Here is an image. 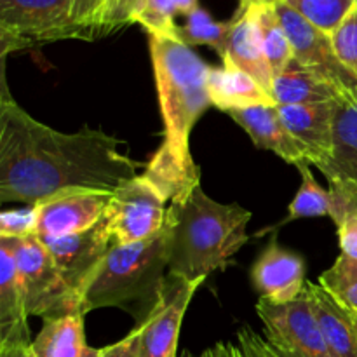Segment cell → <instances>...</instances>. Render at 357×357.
Here are the masks:
<instances>
[{"label":"cell","mask_w":357,"mask_h":357,"mask_svg":"<svg viewBox=\"0 0 357 357\" xmlns=\"http://www.w3.org/2000/svg\"><path fill=\"white\" fill-rule=\"evenodd\" d=\"M124 143L82 126L61 132L31 117L0 94V202L38 206L72 194L112 195L138 176L139 162L121 152Z\"/></svg>","instance_id":"1"},{"label":"cell","mask_w":357,"mask_h":357,"mask_svg":"<svg viewBox=\"0 0 357 357\" xmlns=\"http://www.w3.org/2000/svg\"><path fill=\"white\" fill-rule=\"evenodd\" d=\"M150 58L164 122V142L143 176L169 202L188 197L201 185V171L190 152V132L211 105L206 65L178 35L149 33Z\"/></svg>","instance_id":"2"},{"label":"cell","mask_w":357,"mask_h":357,"mask_svg":"<svg viewBox=\"0 0 357 357\" xmlns=\"http://www.w3.org/2000/svg\"><path fill=\"white\" fill-rule=\"evenodd\" d=\"M251 211L239 204H220L199 185L188 197L171 202V257L167 274L183 279H206L232 264L250 241L246 227Z\"/></svg>","instance_id":"3"},{"label":"cell","mask_w":357,"mask_h":357,"mask_svg":"<svg viewBox=\"0 0 357 357\" xmlns=\"http://www.w3.org/2000/svg\"><path fill=\"white\" fill-rule=\"evenodd\" d=\"M171 257V227L157 236L131 244H114L80 296L82 312L105 307L155 303Z\"/></svg>","instance_id":"4"},{"label":"cell","mask_w":357,"mask_h":357,"mask_svg":"<svg viewBox=\"0 0 357 357\" xmlns=\"http://www.w3.org/2000/svg\"><path fill=\"white\" fill-rule=\"evenodd\" d=\"M13 253L30 316L42 319L80 309V300L59 274L51 253L37 234L23 239H0Z\"/></svg>","instance_id":"5"},{"label":"cell","mask_w":357,"mask_h":357,"mask_svg":"<svg viewBox=\"0 0 357 357\" xmlns=\"http://www.w3.org/2000/svg\"><path fill=\"white\" fill-rule=\"evenodd\" d=\"M73 0H0L2 58L9 52L75 38Z\"/></svg>","instance_id":"6"},{"label":"cell","mask_w":357,"mask_h":357,"mask_svg":"<svg viewBox=\"0 0 357 357\" xmlns=\"http://www.w3.org/2000/svg\"><path fill=\"white\" fill-rule=\"evenodd\" d=\"M204 281L166 275L155 303L132 330L138 357H178V337L185 312Z\"/></svg>","instance_id":"7"},{"label":"cell","mask_w":357,"mask_h":357,"mask_svg":"<svg viewBox=\"0 0 357 357\" xmlns=\"http://www.w3.org/2000/svg\"><path fill=\"white\" fill-rule=\"evenodd\" d=\"M257 314L265 330V340L279 357H330L323 333L305 295L291 302L260 298Z\"/></svg>","instance_id":"8"},{"label":"cell","mask_w":357,"mask_h":357,"mask_svg":"<svg viewBox=\"0 0 357 357\" xmlns=\"http://www.w3.org/2000/svg\"><path fill=\"white\" fill-rule=\"evenodd\" d=\"M105 220L115 244H131L157 236L166 227L167 199L143 174L114 192Z\"/></svg>","instance_id":"9"},{"label":"cell","mask_w":357,"mask_h":357,"mask_svg":"<svg viewBox=\"0 0 357 357\" xmlns=\"http://www.w3.org/2000/svg\"><path fill=\"white\" fill-rule=\"evenodd\" d=\"M274 6L291 44L293 59L303 68L330 80L344 94L356 91L357 77L338 59L330 35L309 23L282 0H275Z\"/></svg>","instance_id":"10"},{"label":"cell","mask_w":357,"mask_h":357,"mask_svg":"<svg viewBox=\"0 0 357 357\" xmlns=\"http://www.w3.org/2000/svg\"><path fill=\"white\" fill-rule=\"evenodd\" d=\"M335 112L333 155L321 173L349 215L357 213V89L335 101Z\"/></svg>","instance_id":"11"},{"label":"cell","mask_w":357,"mask_h":357,"mask_svg":"<svg viewBox=\"0 0 357 357\" xmlns=\"http://www.w3.org/2000/svg\"><path fill=\"white\" fill-rule=\"evenodd\" d=\"M42 241L47 246L61 278L65 279L70 289L79 296V300L94 272L98 271L101 261L105 260L108 251L115 244L105 216L98 225L86 232L59 237V239Z\"/></svg>","instance_id":"12"},{"label":"cell","mask_w":357,"mask_h":357,"mask_svg":"<svg viewBox=\"0 0 357 357\" xmlns=\"http://www.w3.org/2000/svg\"><path fill=\"white\" fill-rule=\"evenodd\" d=\"M112 195L72 194L35 206V234L40 239H59L86 232L103 220Z\"/></svg>","instance_id":"13"},{"label":"cell","mask_w":357,"mask_h":357,"mask_svg":"<svg viewBox=\"0 0 357 357\" xmlns=\"http://www.w3.org/2000/svg\"><path fill=\"white\" fill-rule=\"evenodd\" d=\"M251 282L260 298L272 302H291L305 286V261L300 255L286 250L272 236L251 268Z\"/></svg>","instance_id":"14"},{"label":"cell","mask_w":357,"mask_h":357,"mask_svg":"<svg viewBox=\"0 0 357 357\" xmlns=\"http://www.w3.org/2000/svg\"><path fill=\"white\" fill-rule=\"evenodd\" d=\"M278 112L288 131L309 150V162L319 171L326 167L335 146L333 103L278 105Z\"/></svg>","instance_id":"15"},{"label":"cell","mask_w":357,"mask_h":357,"mask_svg":"<svg viewBox=\"0 0 357 357\" xmlns=\"http://www.w3.org/2000/svg\"><path fill=\"white\" fill-rule=\"evenodd\" d=\"M28 309L13 253L0 243V352L31 347Z\"/></svg>","instance_id":"16"},{"label":"cell","mask_w":357,"mask_h":357,"mask_svg":"<svg viewBox=\"0 0 357 357\" xmlns=\"http://www.w3.org/2000/svg\"><path fill=\"white\" fill-rule=\"evenodd\" d=\"M222 61L223 65L234 66V68L246 72L265 91L272 94V91H274V73L268 66L264 47H261L251 3L241 6L236 16L232 17V28H230L229 40H227L225 54H223Z\"/></svg>","instance_id":"17"},{"label":"cell","mask_w":357,"mask_h":357,"mask_svg":"<svg viewBox=\"0 0 357 357\" xmlns=\"http://www.w3.org/2000/svg\"><path fill=\"white\" fill-rule=\"evenodd\" d=\"M227 115H230V119L250 135L258 149L271 150L293 166L298 162H309V150L288 131L279 115L278 107L230 110L227 112Z\"/></svg>","instance_id":"18"},{"label":"cell","mask_w":357,"mask_h":357,"mask_svg":"<svg viewBox=\"0 0 357 357\" xmlns=\"http://www.w3.org/2000/svg\"><path fill=\"white\" fill-rule=\"evenodd\" d=\"M303 295L314 310L330 357H357L354 314L340 305L319 282H305Z\"/></svg>","instance_id":"19"},{"label":"cell","mask_w":357,"mask_h":357,"mask_svg":"<svg viewBox=\"0 0 357 357\" xmlns=\"http://www.w3.org/2000/svg\"><path fill=\"white\" fill-rule=\"evenodd\" d=\"M211 105L222 112L246 110L253 107H278L274 96L257 80L234 66H211L208 75Z\"/></svg>","instance_id":"20"},{"label":"cell","mask_w":357,"mask_h":357,"mask_svg":"<svg viewBox=\"0 0 357 357\" xmlns=\"http://www.w3.org/2000/svg\"><path fill=\"white\" fill-rule=\"evenodd\" d=\"M86 314L80 309L44 319L40 333L31 342L35 357H100L101 349H93L84 330Z\"/></svg>","instance_id":"21"},{"label":"cell","mask_w":357,"mask_h":357,"mask_svg":"<svg viewBox=\"0 0 357 357\" xmlns=\"http://www.w3.org/2000/svg\"><path fill=\"white\" fill-rule=\"evenodd\" d=\"M272 94L278 105L333 103L345 96L330 80L303 68L295 59L281 75L274 79Z\"/></svg>","instance_id":"22"},{"label":"cell","mask_w":357,"mask_h":357,"mask_svg":"<svg viewBox=\"0 0 357 357\" xmlns=\"http://www.w3.org/2000/svg\"><path fill=\"white\" fill-rule=\"evenodd\" d=\"M300 174H302V185H300L298 192H296L295 199L289 202L288 206V216L282 220L281 223L267 227V229L260 230L257 234L261 237L264 234L278 230L279 227L288 225V223L296 222L302 218H317V216H330L335 223H340L344 220L345 211L342 202L331 194L330 190H324L314 178L312 171H310L309 162H298L296 164Z\"/></svg>","instance_id":"23"},{"label":"cell","mask_w":357,"mask_h":357,"mask_svg":"<svg viewBox=\"0 0 357 357\" xmlns=\"http://www.w3.org/2000/svg\"><path fill=\"white\" fill-rule=\"evenodd\" d=\"M251 6H253L261 47H264L265 58H267L275 79L293 61L291 44H289L284 26L279 20L274 2H253Z\"/></svg>","instance_id":"24"},{"label":"cell","mask_w":357,"mask_h":357,"mask_svg":"<svg viewBox=\"0 0 357 357\" xmlns=\"http://www.w3.org/2000/svg\"><path fill=\"white\" fill-rule=\"evenodd\" d=\"M230 28H232V20L225 21V23L216 21L204 7L197 3L194 9L185 14V23L178 26V37L190 47L192 45H208L218 52L220 58H223Z\"/></svg>","instance_id":"25"},{"label":"cell","mask_w":357,"mask_h":357,"mask_svg":"<svg viewBox=\"0 0 357 357\" xmlns=\"http://www.w3.org/2000/svg\"><path fill=\"white\" fill-rule=\"evenodd\" d=\"M319 284L349 312L357 314V260L340 255L328 271L319 275Z\"/></svg>","instance_id":"26"},{"label":"cell","mask_w":357,"mask_h":357,"mask_svg":"<svg viewBox=\"0 0 357 357\" xmlns=\"http://www.w3.org/2000/svg\"><path fill=\"white\" fill-rule=\"evenodd\" d=\"M309 23L331 35L356 7V0H282Z\"/></svg>","instance_id":"27"},{"label":"cell","mask_w":357,"mask_h":357,"mask_svg":"<svg viewBox=\"0 0 357 357\" xmlns=\"http://www.w3.org/2000/svg\"><path fill=\"white\" fill-rule=\"evenodd\" d=\"M197 3V0H146L138 23L145 28L146 33L178 35V24L174 23V17L178 14L185 16Z\"/></svg>","instance_id":"28"},{"label":"cell","mask_w":357,"mask_h":357,"mask_svg":"<svg viewBox=\"0 0 357 357\" xmlns=\"http://www.w3.org/2000/svg\"><path fill=\"white\" fill-rule=\"evenodd\" d=\"M330 37L338 59L357 77V6Z\"/></svg>","instance_id":"29"},{"label":"cell","mask_w":357,"mask_h":357,"mask_svg":"<svg viewBox=\"0 0 357 357\" xmlns=\"http://www.w3.org/2000/svg\"><path fill=\"white\" fill-rule=\"evenodd\" d=\"M108 0H73L72 24L75 30V38L79 40H93L94 24Z\"/></svg>","instance_id":"30"},{"label":"cell","mask_w":357,"mask_h":357,"mask_svg":"<svg viewBox=\"0 0 357 357\" xmlns=\"http://www.w3.org/2000/svg\"><path fill=\"white\" fill-rule=\"evenodd\" d=\"M35 215L33 206L13 211H2L0 215V239H23L35 234Z\"/></svg>","instance_id":"31"},{"label":"cell","mask_w":357,"mask_h":357,"mask_svg":"<svg viewBox=\"0 0 357 357\" xmlns=\"http://www.w3.org/2000/svg\"><path fill=\"white\" fill-rule=\"evenodd\" d=\"M237 347L241 357H279L265 337L258 335L251 328H243L237 333Z\"/></svg>","instance_id":"32"},{"label":"cell","mask_w":357,"mask_h":357,"mask_svg":"<svg viewBox=\"0 0 357 357\" xmlns=\"http://www.w3.org/2000/svg\"><path fill=\"white\" fill-rule=\"evenodd\" d=\"M342 255L357 260V213H349L337 225Z\"/></svg>","instance_id":"33"},{"label":"cell","mask_w":357,"mask_h":357,"mask_svg":"<svg viewBox=\"0 0 357 357\" xmlns=\"http://www.w3.org/2000/svg\"><path fill=\"white\" fill-rule=\"evenodd\" d=\"M100 357H138L136 352L135 333H129L128 337L119 340L117 344H112L108 347H103L100 351Z\"/></svg>","instance_id":"34"},{"label":"cell","mask_w":357,"mask_h":357,"mask_svg":"<svg viewBox=\"0 0 357 357\" xmlns=\"http://www.w3.org/2000/svg\"><path fill=\"white\" fill-rule=\"evenodd\" d=\"M201 357H241V352L237 344L218 342V344H215L213 347H209Z\"/></svg>","instance_id":"35"},{"label":"cell","mask_w":357,"mask_h":357,"mask_svg":"<svg viewBox=\"0 0 357 357\" xmlns=\"http://www.w3.org/2000/svg\"><path fill=\"white\" fill-rule=\"evenodd\" d=\"M0 357H35V354L31 351V347H20L0 352Z\"/></svg>","instance_id":"36"},{"label":"cell","mask_w":357,"mask_h":357,"mask_svg":"<svg viewBox=\"0 0 357 357\" xmlns=\"http://www.w3.org/2000/svg\"><path fill=\"white\" fill-rule=\"evenodd\" d=\"M253 2H275V0H241V6H248Z\"/></svg>","instance_id":"37"},{"label":"cell","mask_w":357,"mask_h":357,"mask_svg":"<svg viewBox=\"0 0 357 357\" xmlns=\"http://www.w3.org/2000/svg\"><path fill=\"white\" fill-rule=\"evenodd\" d=\"M181 357H192V356L188 354V352H185V354H181Z\"/></svg>","instance_id":"38"},{"label":"cell","mask_w":357,"mask_h":357,"mask_svg":"<svg viewBox=\"0 0 357 357\" xmlns=\"http://www.w3.org/2000/svg\"><path fill=\"white\" fill-rule=\"evenodd\" d=\"M352 314H354V312H352ZM354 319H356V323H357V314H354Z\"/></svg>","instance_id":"39"},{"label":"cell","mask_w":357,"mask_h":357,"mask_svg":"<svg viewBox=\"0 0 357 357\" xmlns=\"http://www.w3.org/2000/svg\"><path fill=\"white\" fill-rule=\"evenodd\" d=\"M356 6H357V0H356Z\"/></svg>","instance_id":"40"}]
</instances>
